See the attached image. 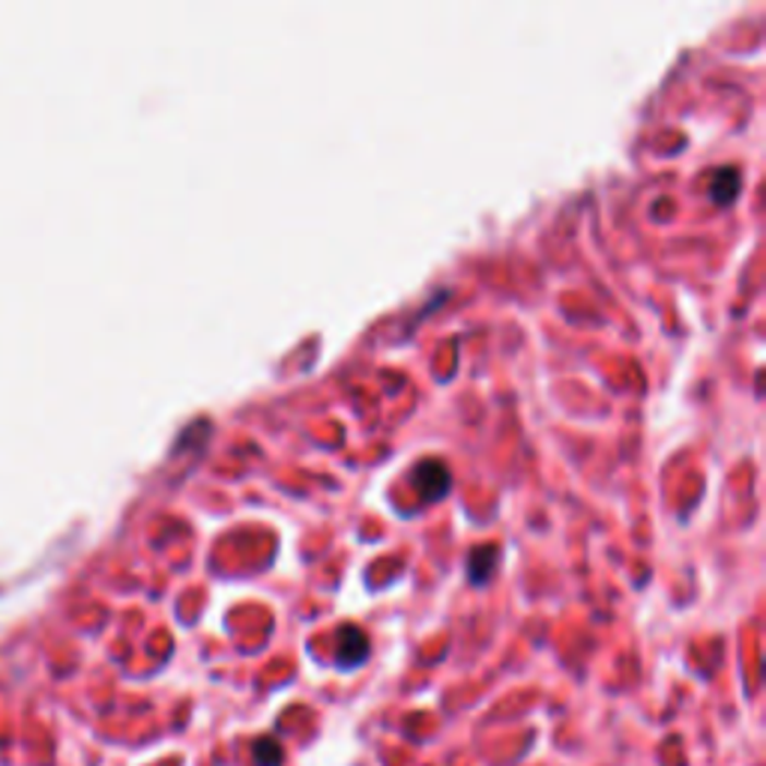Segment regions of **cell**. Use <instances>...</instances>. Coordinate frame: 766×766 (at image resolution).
<instances>
[{
  "label": "cell",
  "instance_id": "5",
  "mask_svg": "<svg viewBox=\"0 0 766 766\" xmlns=\"http://www.w3.org/2000/svg\"><path fill=\"white\" fill-rule=\"evenodd\" d=\"M494 566H498V551H494V548H477V551L470 554V563H467L470 581L482 584V581H488V575L494 572Z\"/></svg>",
  "mask_w": 766,
  "mask_h": 766
},
{
  "label": "cell",
  "instance_id": "4",
  "mask_svg": "<svg viewBox=\"0 0 766 766\" xmlns=\"http://www.w3.org/2000/svg\"><path fill=\"white\" fill-rule=\"evenodd\" d=\"M252 761H255V766H282L285 764V749L276 737H261L252 745Z\"/></svg>",
  "mask_w": 766,
  "mask_h": 766
},
{
  "label": "cell",
  "instance_id": "2",
  "mask_svg": "<svg viewBox=\"0 0 766 766\" xmlns=\"http://www.w3.org/2000/svg\"><path fill=\"white\" fill-rule=\"evenodd\" d=\"M410 479H414V488L419 491V498L429 500V503L446 498V494H450V486H453L450 470H446V465L438 462V458H426V462H419V465L414 467Z\"/></svg>",
  "mask_w": 766,
  "mask_h": 766
},
{
  "label": "cell",
  "instance_id": "1",
  "mask_svg": "<svg viewBox=\"0 0 766 766\" xmlns=\"http://www.w3.org/2000/svg\"><path fill=\"white\" fill-rule=\"evenodd\" d=\"M369 653H372V641H369V635L362 632L360 626H354V623H345V626H338L336 632V665L342 668V671H350V668H360L366 659H369Z\"/></svg>",
  "mask_w": 766,
  "mask_h": 766
},
{
  "label": "cell",
  "instance_id": "3",
  "mask_svg": "<svg viewBox=\"0 0 766 766\" xmlns=\"http://www.w3.org/2000/svg\"><path fill=\"white\" fill-rule=\"evenodd\" d=\"M740 183H743V177H740L737 168H719L713 183H709V195H713L716 204H731L737 192H740Z\"/></svg>",
  "mask_w": 766,
  "mask_h": 766
}]
</instances>
